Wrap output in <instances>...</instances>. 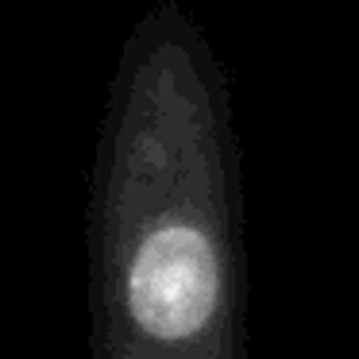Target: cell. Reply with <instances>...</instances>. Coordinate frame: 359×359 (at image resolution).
Here are the masks:
<instances>
[]
</instances>
